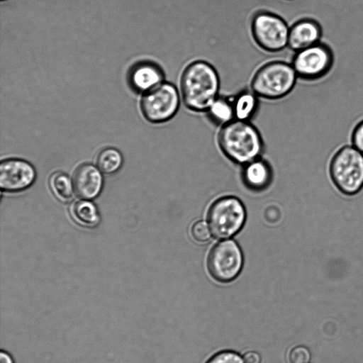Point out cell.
Returning <instances> with one entry per match:
<instances>
[{"instance_id": "1", "label": "cell", "mask_w": 363, "mask_h": 363, "mask_svg": "<svg viewBox=\"0 0 363 363\" xmlns=\"http://www.w3.org/2000/svg\"><path fill=\"white\" fill-rule=\"evenodd\" d=\"M179 85L184 106L192 112L205 113L219 96L220 80L216 69L211 63L196 60L184 68Z\"/></svg>"}, {"instance_id": "2", "label": "cell", "mask_w": 363, "mask_h": 363, "mask_svg": "<svg viewBox=\"0 0 363 363\" xmlns=\"http://www.w3.org/2000/svg\"><path fill=\"white\" fill-rule=\"evenodd\" d=\"M218 142L222 152L237 163H249L260 155L263 143L251 121L234 120L220 127Z\"/></svg>"}, {"instance_id": "3", "label": "cell", "mask_w": 363, "mask_h": 363, "mask_svg": "<svg viewBox=\"0 0 363 363\" xmlns=\"http://www.w3.org/2000/svg\"><path fill=\"white\" fill-rule=\"evenodd\" d=\"M297 79V74L290 61L272 60L255 72L250 89L261 99L279 100L290 95Z\"/></svg>"}, {"instance_id": "4", "label": "cell", "mask_w": 363, "mask_h": 363, "mask_svg": "<svg viewBox=\"0 0 363 363\" xmlns=\"http://www.w3.org/2000/svg\"><path fill=\"white\" fill-rule=\"evenodd\" d=\"M329 172L333 183L342 194H357L363 188V153L352 145L342 147L333 154Z\"/></svg>"}, {"instance_id": "5", "label": "cell", "mask_w": 363, "mask_h": 363, "mask_svg": "<svg viewBox=\"0 0 363 363\" xmlns=\"http://www.w3.org/2000/svg\"><path fill=\"white\" fill-rule=\"evenodd\" d=\"M290 26L282 16L269 11H258L252 17L250 30L257 45L268 52L288 48Z\"/></svg>"}, {"instance_id": "6", "label": "cell", "mask_w": 363, "mask_h": 363, "mask_svg": "<svg viewBox=\"0 0 363 363\" xmlns=\"http://www.w3.org/2000/svg\"><path fill=\"white\" fill-rule=\"evenodd\" d=\"M182 97L179 89L173 83L164 81L143 94L140 109L144 118L152 123L170 121L177 113Z\"/></svg>"}, {"instance_id": "7", "label": "cell", "mask_w": 363, "mask_h": 363, "mask_svg": "<svg viewBox=\"0 0 363 363\" xmlns=\"http://www.w3.org/2000/svg\"><path fill=\"white\" fill-rule=\"evenodd\" d=\"M245 210L235 197L226 196L216 201L208 213L209 227L218 238H228L242 228L245 220Z\"/></svg>"}, {"instance_id": "8", "label": "cell", "mask_w": 363, "mask_h": 363, "mask_svg": "<svg viewBox=\"0 0 363 363\" xmlns=\"http://www.w3.org/2000/svg\"><path fill=\"white\" fill-rule=\"evenodd\" d=\"M243 256L238 245L232 240L219 242L211 250L207 267L211 277L219 282L234 280L240 274Z\"/></svg>"}, {"instance_id": "9", "label": "cell", "mask_w": 363, "mask_h": 363, "mask_svg": "<svg viewBox=\"0 0 363 363\" xmlns=\"http://www.w3.org/2000/svg\"><path fill=\"white\" fill-rule=\"evenodd\" d=\"M291 63L298 77L314 79L322 77L329 70L332 55L327 47L318 43L295 52Z\"/></svg>"}, {"instance_id": "10", "label": "cell", "mask_w": 363, "mask_h": 363, "mask_svg": "<svg viewBox=\"0 0 363 363\" xmlns=\"http://www.w3.org/2000/svg\"><path fill=\"white\" fill-rule=\"evenodd\" d=\"M35 179V169L26 161L9 159L0 164V188L4 191L25 190L34 182Z\"/></svg>"}, {"instance_id": "11", "label": "cell", "mask_w": 363, "mask_h": 363, "mask_svg": "<svg viewBox=\"0 0 363 363\" xmlns=\"http://www.w3.org/2000/svg\"><path fill=\"white\" fill-rule=\"evenodd\" d=\"M75 194L82 199L91 200L99 196L103 186V177L98 168L90 164L79 166L73 174Z\"/></svg>"}, {"instance_id": "12", "label": "cell", "mask_w": 363, "mask_h": 363, "mask_svg": "<svg viewBox=\"0 0 363 363\" xmlns=\"http://www.w3.org/2000/svg\"><path fill=\"white\" fill-rule=\"evenodd\" d=\"M164 77L162 67L150 61L140 62L134 65L128 76L132 88L143 94L164 82Z\"/></svg>"}, {"instance_id": "13", "label": "cell", "mask_w": 363, "mask_h": 363, "mask_svg": "<svg viewBox=\"0 0 363 363\" xmlns=\"http://www.w3.org/2000/svg\"><path fill=\"white\" fill-rule=\"evenodd\" d=\"M320 29L318 23L311 19H301L290 25L288 49L297 52L319 43Z\"/></svg>"}, {"instance_id": "14", "label": "cell", "mask_w": 363, "mask_h": 363, "mask_svg": "<svg viewBox=\"0 0 363 363\" xmlns=\"http://www.w3.org/2000/svg\"><path fill=\"white\" fill-rule=\"evenodd\" d=\"M259 97L250 89L232 97L235 120L251 121L259 109Z\"/></svg>"}, {"instance_id": "15", "label": "cell", "mask_w": 363, "mask_h": 363, "mask_svg": "<svg viewBox=\"0 0 363 363\" xmlns=\"http://www.w3.org/2000/svg\"><path fill=\"white\" fill-rule=\"evenodd\" d=\"M271 177L269 167L261 160H255L247 163L243 171L245 184L253 190L265 189L269 184Z\"/></svg>"}, {"instance_id": "16", "label": "cell", "mask_w": 363, "mask_h": 363, "mask_svg": "<svg viewBox=\"0 0 363 363\" xmlns=\"http://www.w3.org/2000/svg\"><path fill=\"white\" fill-rule=\"evenodd\" d=\"M205 113L211 123L220 127L235 120L232 98L228 96L219 95Z\"/></svg>"}, {"instance_id": "17", "label": "cell", "mask_w": 363, "mask_h": 363, "mask_svg": "<svg viewBox=\"0 0 363 363\" xmlns=\"http://www.w3.org/2000/svg\"><path fill=\"white\" fill-rule=\"evenodd\" d=\"M70 214L77 224L84 228H94L100 223L97 208L85 199L74 203L70 207Z\"/></svg>"}, {"instance_id": "18", "label": "cell", "mask_w": 363, "mask_h": 363, "mask_svg": "<svg viewBox=\"0 0 363 363\" xmlns=\"http://www.w3.org/2000/svg\"><path fill=\"white\" fill-rule=\"evenodd\" d=\"M50 189L56 198L62 202H69L73 198V185L68 176L55 172L50 178Z\"/></svg>"}, {"instance_id": "19", "label": "cell", "mask_w": 363, "mask_h": 363, "mask_svg": "<svg viewBox=\"0 0 363 363\" xmlns=\"http://www.w3.org/2000/svg\"><path fill=\"white\" fill-rule=\"evenodd\" d=\"M123 157L121 152L112 147L102 150L96 158L98 168L105 174H113L121 167Z\"/></svg>"}, {"instance_id": "20", "label": "cell", "mask_w": 363, "mask_h": 363, "mask_svg": "<svg viewBox=\"0 0 363 363\" xmlns=\"http://www.w3.org/2000/svg\"><path fill=\"white\" fill-rule=\"evenodd\" d=\"M206 363H245L241 356L230 350H224L213 355Z\"/></svg>"}, {"instance_id": "21", "label": "cell", "mask_w": 363, "mask_h": 363, "mask_svg": "<svg viewBox=\"0 0 363 363\" xmlns=\"http://www.w3.org/2000/svg\"><path fill=\"white\" fill-rule=\"evenodd\" d=\"M211 233L209 225L205 221H198L191 228L193 238L199 242L208 241L211 238Z\"/></svg>"}, {"instance_id": "22", "label": "cell", "mask_w": 363, "mask_h": 363, "mask_svg": "<svg viewBox=\"0 0 363 363\" xmlns=\"http://www.w3.org/2000/svg\"><path fill=\"white\" fill-rule=\"evenodd\" d=\"M289 358L291 363H308L311 355L307 347L296 346L290 351Z\"/></svg>"}, {"instance_id": "23", "label": "cell", "mask_w": 363, "mask_h": 363, "mask_svg": "<svg viewBox=\"0 0 363 363\" xmlns=\"http://www.w3.org/2000/svg\"><path fill=\"white\" fill-rule=\"evenodd\" d=\"M352 145L363 153V121L357 126L354 131Z\"/></svg>"}, {"instance_id": "24", "label": "cell", "mask_w": 363, "mask_h": 363, "mask_svg": "<svg viewBox=\"0 0 363 363\" xmlns=\"http://www.w3.org/2000/svg\"><path fill=\"white\" fill-rule=\"evenodd\" d=\"M245 363H261V356L255 351L247 352L243 356Z\"/></svg>"}, {"instance_id": "25", "label": "cell", "mask_w": 363, "mask_h": 363, "mask_svg": "<svg viewBox=\"0 0 363 363\" xmlns=\"http://www.w3.org/2000/svg\"><path fill=\"white\" fill-rule=\"evenodd\" d=\"M0 363H13V361L10 354L1 351L0 353Z\"/></svg>"}, {"instance_id": "26", "label": "cell", "mask_w": 363, "mask_h": 363, "mask_svg": "<svg viewBox=\"0 0 363 363\" xmlns=\"http://www.w3.org/2000/svg\"><path fill=\"white\" fill-rule=\"evenodd\" d=\"M286 1H294V0H285Z\"/></svg>"}]
</instances>
